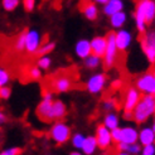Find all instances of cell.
<instances>
[{
	"label": "cell",
	"mask_w": 155,
	"mask_h": 155,
	"mask_svg": "<svg viewBox=\"0 0 155 155\" xmlns=\"http://www.w3.org/2000/svg\"><path fill=\"white\" fill-rule=\"evenodd\" d=\"M135 27L140 34L146 32L148 24L155 19V2L154 0H137L135 5Z\"/></svg>",
	"instance_id": "obj_1"
},
{
	"label": "cell",
	"mask_w": 155,
	"mask_h": 155,
	"mask_svg": "<svg viewBox=\"0 0 155 155\" xmlns=\"http://www.w3.org/2000/svg\"><path fill=\"white\" fill-rule=\"evenodd\" d=\"M153 116H155V95H143L133 111V120L140 125Z\"/></svg>",
	"instance_id": "obj_2"
},
{
	"label": "cell",
	"mask_w": 155,
	"mask_h": 155,
	"mask_svg": "<svg viewBox=\"0 0 155 155\" xmlns=\"http://www.w3.org/2000/svg\"><path fill=\"white\" fill-rule=\"evenodd\" d=\"M143 94L136 88V86L127 87L125 91V95L122 97V110H124V116L127 120H133V111L137 102L140 101Z\"/></svg>",
	"instance_id": "obj_3"
},
{
	"label": "cell",
	"mask_w": 155,
	"mask_h": 155,
	"mask_svg": "<svg viewBox=\"0 0 155 155\" xmlns=\"http://www.w3.org/2000/svg\"><path fill=\"white\" fill-rule=\"evenodd\" d=\"M49 136L58 145H63L71 140L72 130L63 120H57L49 129Z\"/></svg>",
	"instance_id": "obj_4"
},
{
	"label": "cell",
	"mask_w": 155,
	"mask_h": 155,
	"mask_svg": "<svg viewBox=\"0 0 155 155\" xmlns=\"http://www.w3.org/2000/svg\"><path fill=\"white\" fill-rule=\"evenodd\" d=\"M140 47L146 61L155 64V30H146L140 37Z\"/></svg>",
	"instance_id": "obj_5"
},
{
	"label": "cell",
	"mask_w": 155,
	"mask_h": 155,
	"mask_svg": "<svg viewBox=\"0 0 155 155\" xmlns=\"http://www.w3.org/2000/svg\"><path fill=\"white\" fill-rule=\"evenodd\" d=\"M54 92L53 91H44L42 96V101L37 107V116L44 122H51L52 119V105L54 101Z\"/></svg>",
	"instance_id": "obj_6"
},
{
	"label": "cell",
	"mask_w": 155,
	"mask_h": 155,
	"mask_svg": "<svg viewBox=\"0 0 155 155\" xmlns=\"http://www.w3.org/2000/svg\"><path fill=\"white\" fill-rule=\"evenodd\" d=\"M107 45H106V52L102 57V63L106 68H112L116 64V61L119 57V48L116 45V41H115V33L110 32L107 35Z\"/></svg>",
	"instance_id": "obj_7"
},
{
	"label": "cell",
	"mask_w": 155,
	"mask_h": 155,
	"mask_svg": "<svg viewBox=\"0 0 155 155\" xmlns=\"http://www.w3.org/2000/svg\"><path fill=\"white\" fill-rule=\"evenodd\" d=\"M136 88L143 95H155V76L153 71H148L139 76L135 81Z\"/></svg>",
	"instance_id": "obj_8"
},
{
	"label": "cell",
	"mask_w": 155,
	"mask_h": 155,
	"mask_svg": "<svg viewBox=\"0 0 155 155\" xmlns=\"http://www.w3.org/2000/svg\"><path fill=\"white\" fill-rule=\"evenodd\" d=\"M73 84H74L73 78L69 74H64V73L58 74L51 80V88L52 91L57 92V94L68 92L69 90H72Z\"/></svg>",
	"instance_id": "obj_9"
},
{
	"label": "cell",
	"mask_w": 155,
	"mask_h": 155,
	"mask_svg": "<svg viewBox=\"0 0 155 155\" xmlns=\"http://www.w3.org/2000/svg\"><path fill=\"white\" fill-rule=\"evenodd\" d=\"M42 45V35L37 29L25 30V53L29 56L37 54L38 49Z\"/></svg>",
	"instance_id": "obj_10"
},
{
	"label": "cell",
	"mask_w": 155,
	"mask_h": 155,
	"mask_svg": "<svg viewBox=\"0 0 155 155\" xmlns=\"http://www.w3.org/2000/svg\"><path fill=\"white\" fill-rule=\"evenodd\" d=\"M106 83H107V76L106 73L102 72H98L92 74L90 78L86 82V90L92 95H97V94H101V92L105 90L106 87Z\"/></svg>",
	"instance_id": "obj_11"
},
{
	"label": "cell",
	"mask_w": 155,
	"mask_h": 155,
	"mask_svg": "<svg viewBox=\"0 0 155 155\" xmlns=\"http://www.w3.org/2000/svg\"><path fill=\"white\" fill-rule=\"evenodd\" d=\"M96 140H97V145L98 149L101 150H108L112 146V136H111V130L106 127L104 124L98 125L96 127Z\"/></svg>",
	"instance_id": "obj_12"
},
{
	"label": "cell",
	"mask_w": 155,
	"mask_h": 155,
	"mask_svg": "<svg viewBox=\"0 0 155 155\" xmlns=\"http://www.w3.org/2000/svg\"><path fill=\"white\" fill-rule=\"evenodd\" d=\"M115 41L119 51L125 52L130 48L131 43H133V34L127 29H117V32L115 33Z\"/></svg>",
	"instance_id": "obj_13"
},
{
	"label": "cell",
	"mask_w": 155,
	"mask_h": 155,
	"mask_svg": "<svg viewBox=\"0 0 155 155\" xmlns=\"http://www.w3.org/2000/svg\"><path fill=\"white\" fill-rule=\"evenodd\" d=\"M81 13L88 20H96L98 18V6L94 0H84L81 5Z\"/></svg>",
	"instance_id": "obj_14"
},
{
	"label": "cell",
	"mask_w": 155,
	"mask_h": 155,
	"mask_svg": "<svg viewBox=\"0 0 155 155\" xmlns=\"http://www.w3.org/2000/svg\"><path fill=\"white\" fill-rule=\"evenodd\" d=\"M119 154L121 155H137L141 154L143 145L140 143H134V144H126V143H117L116 144Z\"/></svg>",
	"instance_id": "obj_15"
},
{
	"label": "cell",
	"mask_w": 155,
	"mask_h": 155,
	"mask_svg": "<svg viewBox=\"0 0 155 155\" xmlns=\"http://www.w3.org/2000/svg\"><path fill=\"white\" fill-rule=\"evenodd\" d=\"M106 45H107V38L106 35H96L91 39V48L92 53L96 56L104 57V54L106 52Z\"/></svg>",
	"instance_id": "obj_16"
},
{
	"label": "cell",
	"mask_w": 155,
	"mask_h": 155,
	"mask_svg": "<svg viewBox=\"0 0 155 155\" xmlns=\"http://www.w3.org/2000/svg\"><path fill=\"white\" fill-rule=\"evenodd\" d=\"M139 141V130L134 126L121 127V141L126 144H134Z\"/></svg>",
	"instance_id": "obj_17"
},
{
	"label": "cell",
	"mask_w": 155,
	"mask_h": 155,
	"mask_svg": "<svg viewBox=\"0 0 155 155\" xmlns=\"http://www.w3.org/2000/svg\"><path fill=\"white\" fill-rule=\"evenodd\" d=\"M92 53V48H91V41L88 39H80L74 45V54L78 58L84 59L86 57H88Z\"/></svg>",
	"instance_id": "obj_18"
},
{
	"label": "cell",
	"mask_w": 155,
	"mask_h": 155,
	"mask_svg": "<svg viewBox=\"0 0 155 155\" xmlns=\"http://www.w3.org/2000/svg\"><path fill=\"white\" fill-rule=\"evenodd\" d=\"M67 115V106L62 100H54L52 105V119L53 121L63 120Z\"/></svg>",
	"instance_id": "obj_19"
},
{
	"label": "cell",
	"mask_w": 155,
	"mask_h": 155,
	"mask_svg": "<svg viewBox=\"0 0 155 155\" xmlns=\"http://www.w3.org/2000/svg\"><path fill=\"white\" fill-rule=\"evenodd\" d=\"M139 143L141 145L155 143V131L153 126H144L139 130Z\"/></svg>",
	"instance_id": "obj_20"
},
{
	"label": "cell",
	"mask_w": 155,
	"mask_h": 155,
	"mask_svg": "<svg viewBox=\"0 0 155 155\" xmlns=\"http://www.w3.org/2000/svg\"><path fill=\"white\" fill-rule=\"evenodd\" d=\"M124 10V2L122 0H108V2L102 5V12L107 17H111L112 14Z\"/></svg>",
	"instance_id": "obj_21"
},
{
	"label": "cell",
	"mask_w": 155,
	"mask_h": 155,
	"mask_svg": "<svg viewBox=\"0 0 155 155\" xmlns=\"http://www.w3.org/2000/svg\"><path fill=\"white\" fill-rule=\"evenodd\" d=\"M98 149V145H97V140H96V136H92V135H88L86 136L83 141V145H82V154H86V155H92L95 154L96 150Z\"/></svg>",
	"instance_id": "obj_22"
},
{
	"label": "cell",
	"mask_w": 155,
	"mask_h": 155,
	"mask_svg": "<svg viewBox=\"0 0 155 155\" xmlns=\"http://www.w3.org/2000/svg\"><path fill=\"white\" fill-rule=\"evenodd\" d=\"M108 18H110V24L114 29H121L127 20V15L124 10H120L117 13L112 14L111 17H108Z\"/></svg>",
	"instance_id": "obj_23"
},
{
	"label": "cell",
	"mask_w": 155,
	"mask_h": 155,
	"mask_svg": "<svg viewBox=\"0 0 155 155\" xmlns=\"http://www.w3.org/2000/svg\"><path fill=\"white\" fill-rule=\"evenodd\" d=\"M83 64L87 69H91V71H95L102 64V57L96 56V54L91 53L88 57H86L83 59Z\"/></svg>",
	"instance_id": "obj_24"
},
{
	"label": "cell",
	"mask_w": 155,
	"mask_h": 155,
	"mask_svg": "<svg viewBox=\"0 0 155 155\" xmlns=\"http://www.w3.org/2000/svg\"><path fill=\"white\" fill-rule=\"evenodd\" d=\"M104 125L106 127H108L110 130L115 129V127H119L120 126V117L119 115L116 114L115 111L112 112H107L105 116H104Z\"/></svg>",
	"instance_id": "obj_25"
},
{
	"label": "cell",
	"mask_w": 155,
	"mask_h": 155,
	"mask_svg": "<svg viewBox=\"0 0 155 155\" xmlns=\"http://www.w3.org/2000/svg\"><path fill=\"white\" fill-rule=\"evenodd\" d=\"M52 63H53V61L48 54L39 56V58H38V61H37V66L39 67L42 71H48V69L52 67Z\"/></svg>",
	"instance_id": "obj_26"
},
{
	"label": "cell",
	"mask_w": 155,
	"mask_h": 155,
	"mask_svg": "<svg viewBox=\"0 0 155 155\" xmlns=\"http://www.w3.org/2000/svg\"><path fill=\"white\" fill-rule=\"evenodd\" d=\"M14 49L17 51L18 53L25 52V32H21L17 38H15Z\"/></svg>",
	"instance_id": "obj_27"
},
{
	"label": "cell",
	"mask_w": 155,
	"mask_h": 155,
	"mask_svg": "<svg viewBox=\"0 0 155 155\" xmlns=\"http://www.w3.org/2000/svg\"><path fill=\"white\" fill-rule=\"evenodd\" d=\"M84 139H86V136H84L83 134L81 133H76L71 136V144L74 149L77 150H81L82 149V145H83V141H84Z\"/></svg>",
	"instance_id": "obj_28"
},
{
	"label": "cell",
	"mask_w": 155,
	"mask_h": 155,
	"mask_svg": "<svg viewBox=\"0 0 155 155\" xmlns=\"http://www.w3.org/2000/svg\"><path fill=\"white\" fill-rule=\"evenodd\" d=\"M56 48V43L54 42H45V43H42V45L39 47L37 52V56H44V54H49L54 51Z\"/></svg>",
	"instance_id": "obj_29"
},
{
	"label": "cell",
	"mask_w": 155,
	"mask_h": 155,
	"mask_svg": "<svg viewBox=\"0 0 155 155\" xmlns=\"http://www.w3.org/2000/svg\"><path fill=\"white\" fill-rule=\"evenodd\" d=\"M10 80H12V74L9 72V69H6L3 66H0V87L8 86Z\"/></svg>",
	"instance_id": "obj_30"
},
{
	"label": "cell",
	"mask_w": 155,
	"mask_h": 155,
	"mask_svg": "<svg viewBox=\"0 0 155 155\" xmlns=\"http://www.w3.org/2000/svg\"><path fill=\"white\" fill-rule=\"evenodd\" d=\"M20 4V0H2V6L5 12H14Z\"/></svg>",
	"instance_id": "obj_31"
},
{
	"label": "cell",
	"mask_w": 155,
	"mask_h": 155,
	"mask_svg": "<svg viewBox=\"0 0 155 155\" xmlns=\"http://www.w3.org/2000/svg\"><path fill=\"white\" fill-rule=\"evenodd\" d=\"M42 69L38 66H33L28 69V77L32 81H39L42 78Z\"/></svg>",
	"instance_id": "obj_32"
},
{
	"label": "cell",
	"mask_w": 155,
	"mask_h": 155,
	"mask_svg": "<svg viewBox=\"0 0 155 155\" xmlns=\"http://www.w3.org/2000/svg\"><path fill=\"white\" fill-rule=\"evenodd\" d=\"M102 108L106 112H112L117 108V102H116L115 98H106L102 102Z\"/></svg>",
	"instance_id": "obj_33"
},
{
	"label": "cell",
	"mask_w": 155,
	"mask_h": 155,
	"mask_svg": "<svg viewBox=\"0 0 155 155\" xmlns=\"http://www.w3.org/2000/svg\"><path fill=\"white\" fill-rule=\"evenodd\" d=\"M21 154V149L17 146H12V148H6L0 151V155H19Z\"/></svg>",
	"instance_id": "obj_34"
},
{
	"label": "cell",
	"mask_w": 155,
	"mask_h": 155,
	"mask_svg": "<svg viewBox=\"0 0 155 155\" xmlns=\"http://www.w3.org/2000/svg\"><path fill=\"white\" fill-rule=\"evenodd\" d=\"M12 96V88L9 86L0 87V100H9Z\"/></svg>",
	"instance_id": "obj_35"
},
{
	"label": "cell",
	"mask_w": 155,
	"mask_h": 155,
	"mask_svg": "<svg viewBox=\"0 0 155 155\" xmlns=\"http://www.w3.org/2000/svg\"><path fill=\"white\" fill-rule=\"evenodd\" d=\"M141 154L143 155H155V143L148 144V145H143Z\"/></svg>",
	"instance_id": "obj_36"
},
{
	"label": "cell",
	"mask_w": 155,
	"mask_h": 155,
	"mask_svg": "<svg viewBox=\"0 0 155 155\" xmlns=\"http://www.w3.org/2000/svg\"><path fill=\"white\" fill-rule=\"evenodd\" d=\"M37 4V0H23V8L25 12H33Z\"/></svg>",
	"instance_id": "obj_37"
},
{
	"label": "cell",
	"mask_w": 155,
	"mask_h": 155,
	"mask_svg": "<svg viewBox=\"0 0 155 155\" xmlns=\"http://www.w3.org/2000/svg\"><path fill=\"white\" fill-rule=\"evenodd\" d=\"M111 136H112V140L115 144H117L121 141V127H115L111 130Z\"/></svg>",
	"instance_id": "obj_38"
},
{
	"label": "cell",
	"mask_w": 155,
	"mask_h": 155,
	"mask_svg": "<svg viewBox=\"0 0 155 155\" xmlns=\"http://www.w3.org/2000/svg\"><path fill=\"white\" fill-rule=\"evenodd\" d=\"M122 86V82L120 81V80H115L112 83H111V87L112 88H120Z\"/></svg>",
	"instance_id": "obj_39"
},
{
	"label": "cell",
	"mask_w": 155,
	"mask_h": 155,
	"mask_svg": "<svg viewBox=\"0 0 155 155\" xmlns=\"http://www.w3.org/2000/svg\"><path fill=\"white\" fill-rule=\"evenodd\" d=\"M5 121H6V116H5V114L3 112V110H0V125L5 124Z\"/></svg>",
	"instance_id": "obj_40"
},
{
	"label": "cell",
	"mask_w": 155,
	"mask_h": 155,
	"mask_svg": "<svg viewBox=\"0 0 155 155\" xmlns=\"http://www.w3.org/2000/svg\"><path fill=\"white\" fill-rule=\"evenodd\" d=\"M94 2L97 4V5H105L108 0H94Z\"/></svg>",
	"instance_id": "obj_41"
},
{
	"label": "cell",
	"mask_w": 155,
	"mask_h": 155,
	"mask_svg": "<svg viewBox=\"0 0 155 155\" xmlns=\"http://www.w3.org/2000/svg\"><path fill=\"white\" fill-rule=\"evenodd\" d=\"M81 154H82V153H80V151L77 150V149H76L74 151H72V153H71V155H81Z\"/></svg>",
	"instance_id": "obj_42"
},
{
	"label": "cell",
	"mask_w": 155,
	"mask_h": 155,
	"mask_svg": "<svg viewBox=\"0 0 155 155\" xmlns=\"http://www.w3.org/2000/svg\"><path fill=\"white\" fill-rule=\"evenodd\" d=\"M153 129H154V131H155V116H154V120H153Z\"/></svg>",
	"instance_id": "obj_43"
},
{
	"label": "cell",
	"mask_w": 155,
	"mask_h": 155,
	"mask_svg": "<svg viewBox=\"0 0 155 155\" xmlns=\"http://www.w3.org/2000/svg\"><path fill=\"white\" fill-rule=\"evenodd\" d=\"M153 72H154V76H155V69H154V71H153Z\"/></svg>",
	"instance_id": "obj_44"
}]
</instances>
